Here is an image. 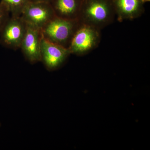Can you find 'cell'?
<instances>
[{
	"instance_id": "cell-2",
	"label": "cell",
	"mask_w": 150,
	"mask_h": 150,
	"mask_svg": "<svg viewBox=\"0 0 150 150\" xmlns=\"http://www.w3.org/2000/svg\"><path fill=\"white\" fill-rule=\"evenodd\" d=\"M55 16L50 3L29 1L21 17L28 25L41 30Z\"/></svg>"
},
{
	"instance_id": "cell-5",
	"label": "cell",
	"mask_w": 150,
	"mask_h": 150,
	"mask_svg": "<svg viewBox=\"0 0 150 150\" xmlns=\"http://www.w3.org/2000/svg\"><path fill=\"white\" fill-rule=\"evenodd\" d=\"M41 30L27 24L26 32L20 48L25 57L31 63L41 61Z\"/></svg>"
},
{
	"instance_id": "cell-13",
	"label": "cell",
	"mask_w": 150,
	"mask_h": 150,
	"mask_svg": "<svg viewBox=\"0 0 150 150\" xmlns=\"http://www.w3.org/2000/svg\"><path fill=\"white\" fill-rule=\"evenodd\" d=\"M142 2L143 3L147 2H149L150 0H142Z\"/></svg>"
},
{
	"instance_id": "cell-11",
	"label": "cell",
	"mask_w": 150,
	"mask_h": 150,
	"mask_svg": "<svg viewBox=\"0 0 150 150\" xmlns=\"http://www.w3.org/2000/svg\"><path fill=\"white\" fill-rule=\"evenodd\" d=\"M9 14L5 7L0 3V30L9 17Z\"/></svg>"
},
{
	"instance_id": "cell-9",
	"label": "cell",
	"mask_w": 150,
	"mask_h": 150,
	"mask_svg": "<svg viewBox=\"0 0 150 150\" xmlns=\"http://www.w3.org/2000/svg\"><path fill=\"white\" fill-rule=\"evenodd\" d=\"M112 1L119 12L127 16L137 13L143 4L142 0H112Z\"/></svg>"
},
{
	"instance_id": "cell-12",
	"label": "cell",
	"mask_w": 150,
	"mask_h": 150,
	"mask_svg": "<svg viewBox=\"0 0 150 150\" xmlns=\"http://www.w3.org/2000/svg\"><path fill=\"white\" fill-rule=\"evenodd\" d=\"M51 0H29V1H35V2H45L50 3Z\"/></svg>"
},
{
	"instance_id": "cell-3",
	"label": "cell",
	"mask_w": 150,
	"mask_h": 150,
	"mask_svg": "<svg viewBox=\"0 0 150 150\" xmlns=\"http://www.w3.org/2000/svg\"><path fill=\"white\" fill-rule=\"evenodd\" d=\"M27 26L21 16L9 17L0 30V43L13 50L19 48Z\"/></svg>"
},
{
	"instance_id": "cell-1",
	"label": "cell",
	"mask_w": 150,
	"mask_h": 150,
	"mask_svg": "<svg viewBox=\"0 0 150 150\" xmlns=\"http://www.w3.org/2000/svg\"><path fill=\"white\" fill-rule=\"evenodd\" d=\"M75 21L55 16L41 30L42 36L52 43L65 47L66 43L71 42L75 33Z\"/></svg>"
},
{
	"instance_id": "cell-4",
	"label": "cell",
	"mask_w": 150,
	"mask_h": 150,
	"mask_svg": "<svg viewBox=\"0 0 150 150\" xmlns=\"http://www.w3.org/2000/svg\"><path fill=\"white\" fill-rule=\"evenodd\" d=\"M70 53L69 48L52 43L42 36L41 61L48 69L54 70L61 66Z\"/></svg>"
},
{
	"instance_id": "cell-8",
	"label": "cell",
	"mask_w": 150,
	"mask_h": 150,
	"mask_svg": "<svg viewBox=\"0 0 150 150\" xmlns=\"http://www.w3.org/2000/svg\"><path fill=\"white\" fill-rule=\"evenodd\" d=\"M83 0H51L50 4L55 16L61 18L76 20Z\"/></svg>"
},
{
	"instance_id": "cell-6",
	"label": "cell",
	"mask_w": 150,
	"mask_h": 150,
	"mask_svg": "<svg viewBox=\"0 0 150 150\" xmlns=\"http://www.w3.org/2000/svg\"><path fill=\"white\" fill-rule=\"evenodd\" d=\"M112 5V0H83L81 11L91 21L100 23L107 20Z\"/></svg>"
},
{
	"instance_id": "cell-10",
	"label": "cell",
	"mask_w": 150,
	"mask_h": 150,
	"mask_svg": "<svg viewBox=\"0 0 150 150\" xmlns=\"http://www.w3.org/2000/svg\"><path fill=\"white\" fill-rule=\"evenodd\" d=\"M29 0H1L11 16H21L22 11Z\"/></svg>"
},
{
	"instance_id": "cell-7",
	"label": "cell",
	"mask_w": 150,
	"mask_h": 150,
	"mask_svg": "<svg viewBox=\"0 0 150 150\" xmlns=\"http://www.w3.org/2000/svg\"><path fill=\"white\" fill-rule=\"evenodd\" d=\"M95 31L88 26H83L75 31L69 48L70 53L80 54L90 50L95 43Z\"/></svg>"
}]
</instances>
